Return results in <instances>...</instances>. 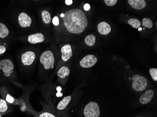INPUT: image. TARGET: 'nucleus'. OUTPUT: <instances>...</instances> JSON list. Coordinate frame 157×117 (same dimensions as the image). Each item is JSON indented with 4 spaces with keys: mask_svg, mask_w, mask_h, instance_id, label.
I'll list each match as a JSON object with an SVG mask.
<instances>
[{
    "mask_svg": "<svg viewBox=\"0 0 157 117\" xmlns=\"http://www.w3.org/2000/svg\"><path fill=\"white\" fill-rule=\"evenodd\" d=\"M70 73L69 68L67 66H63L58 70L57 75L60 79H63L68 77Z\"/></svg>",
    "mask_w": 157,
    "mask_h": 117,
    "instance_id": "15",
    "label": "nucleus"
},
{
    "mask_svg": "<svg viewBox=\"0 0 157 117\" xmlns=\"http://www.w3.org/2000/svg\"><path fill=\"white\" fill-rule=\"evenodd\" d=\"M138 30L139 31H141L142 30V28L141 27H139V28H138Z\"/></svg>",
    "mask_w": 157,
    "mask_h": 117,
    "instance_id": "33",
    "label": "nucleus"
},
{
    "mask_svg": "<svg viewBox=\"0 0 157 117\" xmlns=\"http://www.w3.org/2000/svg\"><path fill=\"white\" fill-rule=\"evenodd\" d=\"M40 62L45 70L53 69L55 62L53 53L50 50L44 51L40 55Z\"/></svg>",
    "mask_w": 157,
    "mask_h": 117,
    "instance_id": "2",
    "label": "nucleus"
},
{
    "mask_svg": "<svg viewBox=\"0 0 157 117\" xmlns=\"http://www.w3.org/2000/svg\"><path fill=\"white\" fill-rule=\"evenodd\" d=\"M85 117H99L101 114L98 104L95 102H89L84 108Z\"/></svg>",
    "mask_w": 157,
    "mask_h": 117,
    "instance_id": "3",
    "label": "nucleus"
},
{
    "mask_svg": "<svg viewBox=\"0 0 157 117\" xmlns=\"http://www.w3.org/2000/svg\"><path fill=\"white\" fill-rule=\"evenodd\" d=\"M62 18L66 30L72 34H80L88 27V20L86 14L78 9H70Z\"/></svg>",
    "mask_w": 157,
    "mask_h": 117,
    "instance_id": "1",
    "label": "nucleus"
},
{
    "mask_svg": "<svg viewBox=\"0 0 157 117\" xmlns=\"http://www.w3.org/2000/svg\"><path fill=\"white\" fill-rule=\"evenodd\" d=\"M64 16H65V14H63V13H61V14L60 16L62 17V18Z\"/></svg>",
    "mask_w": 157,
    "mask_h": 117,
    "instance_id": "32",
    "label": "nucleus"
},
{
    "mask_svg": "<svg viewBox=\"0 0 157 117\" xmlns=\"http://www.w3.org/2000/svg\"><path fill=\"white\" fill-rule=\"evenodd\" d=\"M38 117H56V116H55L53 114L51 113V112H42L41 114L39 115Z\"/></svg>",
    "mask_w": 157,
    "mask_h": 117,
    "instance_id": "24",
    "label": "nucleus"
},
{
    "mask_svg": "<svg viewBox=\"0 0 157 117\" xmlns=\"http://www.w3.org/2000/svg\"><path fill=\"white\" fill-rule=\"evenodd\" d=\"M98 62V58L94 55L89 54L84 57L80 61V65L83 68H89L94 66Z\"/></svg>",
    "mask_w": 157,
    "mask_h": 117,
    "instance_id": "6",
    "label": "nucleus"
},
{
    "mask_svg": "<svg viewBox=\"0 0 157 117\" xmlns=\"http://www.w3.org/2000/svg\"><path fill=\"white\" fill-rule=\"evenodd\" d=\"M128 23L134 28H139L141 24L140 21L138 19L135 18H130L128 20Z\"/></svg>",
    "mask_w": 157,
    "mask_h": 117,
    "instance_id": "19",
    "label": "nucleus"
},
{
    "mask_svg": "<svg viewBox=\"0 0 157 117\" xmlns=\"http://www.w3.org/2000/svg\"><path fill=\"white\" fill-rule=\"evenodd\" d=\"M18 21L19 25L22 28L30 27L32 20L30 16L25 12H22L19 14L18 17Z\"/></svg>",
    "mask_w": 157,
    "mask_h": 117,
    "instance_id": "8",
    "label": "nucleus"
},
{
    "mask_svg": "<svg viewBox=\"0 0 157 117\" xmlns=\"http://www.w3.org/2000/svg\"><path fill=\"white\" fill-rule=\"evenodd\" d=\"M106 5L108 6H114L117 3V0H105L104 1Z\"/></svg>",
    "mask_w": 157,
    "mask_h": 117,
    "instance_id": "23",
    "label": "nucleus"
},
{
    "mask_svg": "<svg viewBox=\"0 0 157 117\" xmlns=\"http://www.w3.org/2000/svg\"><path fill=\"white\" fill-rule=\"evenodd\" d=\"M153 23L151 19L144 18L143 19V26L148 29H151L153 27Z\"/></svg>",
    "mask_w": 157,
    "mask_h": 117,
    "instance_id": "20",
    "label": "nucleus"
},
{
    "mask_svg": "<svg viewBox=\"0 0 157 117\" xmlns=\"http://www.w3.org/2000/svg\"><path fill=\"white\" fill-rule=\"evenodd\" d=\"M6 100H7V101H8L9 103H12L14 101L13 97H11L10 95H9V94H8L7 97H6Z\"/></svg>",
    "mask_w": 157,
    "mask_h": 117,
    "instance_id": "27",
    "label": "nucleus"
},
{
    "mask_svg": "<svg viewBox=\"0 0 157 117\" xmlns=\"http://www.w3.org/2000/svg\"><path fill=\"white\" fill-rule=\"evenodd\" d=\"M8 110L7 103L3 99H0V112H4Z\"/></svg>",
    "mask_w": 157,
    "mask_h": 117,
    "instance_id": "21",
    "label": "nucleus"
},
{
    "mask_svg": "<svg viewBox=\"0 0 157 117\" xmlns=\"http://www.w3.org/2000/svg\"><path fill=\"white\" fill-rule=\"evenodd\" d=\"M56 95L58 97L62 96V94L60 92H58V93H56Z\"/></svg>",
    "mask_w": 157,
    "mask_h": 117,
    "instance_id": "30",
    "label": "nucleus"
},
{
    "mask_svg": "<svg viewBox=\"0 0 157 117\" xmlns=\"http://www.w3.org/2000/svg\"><path fill=\"white\" fill-rule=\"evenodd\" d=\"M71 99H72V97L70 96L65 97L61 101L59 102V103L57 105V109L59 110L60 111L66 109L70 103Z\"/></svg>",
    "mask_w": 157,
    "mask_h": 117,
    "instance_id": "14",
    "label": "nucleus"
},
{
    "mask_svg": "<svg viewBox=\"0 0 157 117\" xmlns=\"http://www.w3.org/2000/svg\"><path fill=\"white\" fill-rule=\"evenodd\" d=\"M73 2V1L72 0H66V1H65V3L67 5H71Z\"/></svg>",
    "mask_w": 157,
    "mask_h": 117,
    "instance_id": "29",
    "label": "nucleus"
},
{
    "mask_svg": "<svg viewBox=\"0 0 157 117\" xmlns=\"http://www.w3.org/2000/svg\"><path fill=\"white\" fill-rule=\"evenodd\" d=\"M62 60L64 62L68 61L73 56L72 47L70 44H66L62 46L61 49Z\"/></svg>",
    "mask_w": 157,
    "mask_h": 117,
    "instance_id": "9",
    "label": "nucleus"
},
{
    "mask_svg": "<svg viewBox=\"0 0 157 117\" xmlns=\"http://www.w3.org/2000/svg\"><path fill=\"white\" fill-rule=\"evenodd\" d=\"M9 34V30L7 26L2 23L0 22V38H4Z\"/></svg>",
    "mask_w": 157,
    "mask_h": 117,
    "instance_id": "16",
    "label": "nucleus"
},
{
    "mask_svg": "<svg viewBox=\"0 0 157 117\" xmlns=\"http://www.w3.org/2000/svg\"><path fill=\"white\" fill-rule=\"evenodd\" d=\"M56 90H58L59 92H60V91H61V88L60 87H58L57 89H56Z\"/></svg>",
    "mask_w": 157,
    "mask_h": 117,
    "instance_id": "31",
    "label": "nucleus"
},
{
    "mask_svg": "<svg viewBox=\"0 0 157 117\" xmlns=\"http://www.w3.org/2000/svg\"><path fill=\"white\" fill-rule=\"evenodd\" d=\"M52 23L55 26H58L59 24V20L58 16H55L52 19Z\"/></svg>",
    "mask_w": 157,
    "mask_h": 117,
    "instance_id": "25",
    "label": "nucleus"
},
{
    "mask_svg": "<svg viewBox=\"0 0 157 117\" xmlns=\"http://www.w3.org/2000/svg\"><path fill=\"white\" fill-rule=\"evenodd\" d=\"M132 87L134 90L141 92L146 89L148 82L145 77L139 75H136L132 77Z\"/></svg>",
    "mask_w": 157,
    "mask_h": 117,
    "instance_id": "4",
    "label": "nucleus"
},
{
    "mask_svg": "<svg viewBox=\"0 0 157 117\" xmlns=\"http://www.w3.org/2000/svg\"><path fill=\"white\" fill-rule=\"evenodd\" d=\"M128 2L131 7L137 10L143 9L146 6L144 0H128Z\"/></svg>",
    "mask_w": 157,
    "mask_h": 117,
    "instance_id": "13",
    "label": "nucleus"
},
{
    "mask_svg": "<svg viewBox=\"0 0 157 117\" xmlns=\"http://www.w3.org/2000/svg\"><path fill=\"white\" fill-rule=\"evenodd\" d=\"M36 58L35 53L31 51L25 52L21 55V61L25 66H29L34 62Z\"/></svg>",
    "mask_w": 157,
    "mask_h": 117,
    "instance_id": "7",
    "label": "nucleus"
},
{
    "mask_svg": "<svg viewBox=\"0 0 157 117\" xmlns=\"http://www.w3.org/2000/svg\"><path fill=\"white\" fill-rule=\"evenodd\" d=\"M112 30L111 26L109 24L103 21L98 24V31L101 35H107L109 34Z\"/></svg>",
    "mask_w": 157,
    "mask_h": 117,
    "instance_id": "12",
    "label": "nucleus"
},
{
    "mask_svg": "<svg viewBox=\"0 0 157 117\" xmlns=\"http://www.w3.org/2000/svg\"><path fill=\"white\" fill-rule=\"evenodd\" d=\"M96 38L95 35L90 34L86 37L85 38V43L89 46H93L96 43Z\"/></svg>",
    "mask_w": 157,
    "mask_h": 117,
    "instance_id": "18",
    "label": "nucleus"
},
{
    "mask_svg": "<svg viewBox=\"0 0 157 117\" xmlns=\"http://www.w3.org/2000/svg\"><path fill=\"white\" fill-rule=\"evenodd\" d=\"M13 62L9 59H3L0 61V70H2L6 77H10L14 69Z\"/></svg>",
    "mask_w": 157,
    "mask_h": 117,
    "instance_id": "5",
    "label": "nucleus"
},
{
    "mask_svg": "<svg viewBox=\"0 0 157 117\" xmlns=\"http://www.w3.org/2000/svg\"><path fill=\"white\" fill-rule=\"evenodd\" d=\"M141 117V116H138V117Z\"/></svg>",
    "mask_w": 157,
    "mask_h": 117,
    "instance_id": "34",
    "label": "nucleus"
},
{
    "mask_svg": "<svg viewBox=\"0 0 157 117\" xmlns=\"http://www.w3.org/2000/svg\"><path fill=\"white\" fill-rule=\"evenodd\" d=\"M41 17L44 23L48 24L51 23L52 16L48 11L44 10L41 12Z\"/></svg>",
    "mask_w": 157,
    "mask_h": 117,
    "instance_id": "17",
    "label": "nucleus"
},
{
    "mask_svg": "<svg viewBox=\"0 0 157 117\" xmlns=\"http://www.w3.org/2000/svg\"><path fill=\"white\" fill-rule=\"evenodd\" d=\"M6 50V47L4 45H0V55L4 53Z\"/></svg>",
    "mask_w": 157,
    "mask_h": 117,
    "instance_id": "26",
    "label": "nucleus"
},
{
    "mask_svg": "<svg viewBox=\"0 0 157 117\" xmlns=\"http://www.w3.org/2000/svg\"><path fill=\"white\" fill-rule=\"evenodd\" d=\"M84 9L86 11H89L90 9V5L88 3H86L84 6Z\"/></svg>",
    "mask_w": 157,
    "mask_h": 117,
    "instance_id": "28",
    "label": "nucleus"
},
{
    "mask_svg": "<svg viewBox=\"0 0 157 117\" xmlns=\"http://www.w3.org/2000/svg\"><path fill=\"white\" fill-rule=\"evenodd\" d=\"M45 40L44 35L40 32L29 35L27 38L28 42L31 44L42 43Z\"/></svg>",
    "mask_w": 157,
    "mask_h": 117,
    "instance_id": "10",
    "label": "nucleus"
},
{
    "mask_svg": "<svg viewBox=\"0 0 157 117\" xmlns=\"http://www.w3.org/2000/svg\"><path fill=\"white\" fill-rule=\"evenodd\" d=\"M154 96V91L153 90H148L141 95L139 98V102L142 104H146L151 102Z\"/></svg>",
    "mask_w": 157,
    "mask_h": 117,
    "instance_id": "11",
    "label": "nucleus"
},
{
    "mask_svg": "<svg viewBox=\"0 0 157 117\" xmlns=\"http://www.w3.org/2000/svg\"><path fill=\"white\" fill-rule=\"evenodd\" d=\"M0 117H1V115H0Z\"/></svg>",
    "mask_w": 157,
    "mask_h": 117,
    "instance_id": "35",
    "label": "nucleus"
},
{
    "mask_svg": "<svg viewBox=\"0 0 157 117\" xmlns=\"http://www.w3.org/2000/svg\"><path fill=\"white\" fill-rule=\"evenodd\" d=\"M149 73L152 79L154 81L157 80V69L156 68H151L149 70Z\"/></svg>",
    "mask_w": 157,
    "mask_h": 117,
    "instance_id": "22",
    "label": "nucleus"
}]
</instances>
